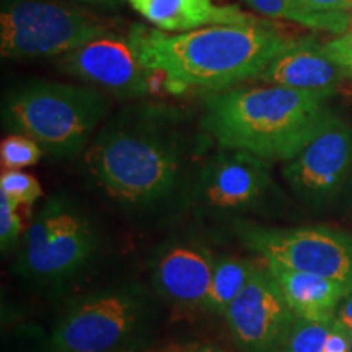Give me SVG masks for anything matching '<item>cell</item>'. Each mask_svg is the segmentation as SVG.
Here are the masks:
<instances>
[{"instance_id":"9c48e42d","label":"cell","mask_w":352,"mask_h":352,"mask_svg":"<svg viewBox=\"0 0 352 352\" xmlns=\"http://www.w3.org/2000/svg\"><path fill=\"white\" fill-rule=\"evenodd\" d=\"M271 162L220 148L192 178L188 195L196 209L214 217H243L267 210L279 196Z\"/></svg>"},{"instance_id":"52a82bcc","label":"cell","mask_w":352,"mask_h":352,"mask_svg":"<svg viewBox=\"0 0 352 352\" xmlns=\"http://www.w3.org/2000/svg\"><path fill=\"white\" fill-rule=\"evenodd\" d=\"M233 233L263 261L327 277L352 290V235L324 226L267 227L236 220Z\"/></svg>"},{"instance_id":"7a4b0ae2","label":"cell","mask_w":352,"mask_h":352,"mask_svg":"<svg viewBox=\"0 0 352 352\" xmlns=\"http://www.w3.org/2000/svg\"><path fill=\"white\" fill-rule=\"evenodd\" d=\"M140 54L165 80L166 94H220L259 78L294 43L272 23L220 25L188 33L138 26Z\"/></svg>"},{"instance_id":"e0dca14e","label":"cell","mask_w":352,"mask_h":352,"mask_svg":"<svg viewBox=\"0 0 352 352\" xmlns=\"http://www.w3.org/2000/svg\"><path fill=\"white\" fill-rule=\"evenodd\" d=\"M254 266L256 263L236 256L215 258L212 279L208 296L201 305L202 310L212 315H226L227 308L248 284Z\"/></svg>"},{"instance_id":"30bf717a","label":"cell","mask_w":352,"mask_h":352,"mask_svg":"<svg viewBox=\"0 0 352 352\" xmlns=\"http://www.w3.org/2000/svg\"><path fill=\"white\" fill-rule=\"evenodd\" d=\"M57 69L120 100L166 94L164 77L144 63L138 26L127 34L96 39L57 57Z\"/></svg>"},{"instance_id":"cb8c5ba5","label":"cell","mask_w":352,"mask_h":352,"mask_svg":"<svg viewBox=\"0 0 352 352\" xmlns=\"http://www.w3.org/2000/svg\"><path fill=\"white\" fill-rule=\"evenodd\" d=\"M324 50L334 63L342 69L346 77L352 80V30L344 34H338L331 41L324 43Z\"/></svg>"},{"instance_id":"2e32d148","label":"cell","mask_w":352,"mask_h":352,"mask_svg":"<svg viewBox=\"0 0 352 352\" xmlns=\"http://www.w3.org/2000/svg\"><path fill=\"white\" fill-rule=\"evenodd\" d=\"M280 296L297 318L333 321L338 307L352 292L344 284L327 277L289 270L283 264L264 261Z\"/></svg>"},{"instance_id":"4fadbf2b","label":"cell","mask_w":352,"mask_h":352,"mask_svg":"<svg viewBox=\"0 0 352 352\" xmlns=\"http://www.w3.org/2000/svg\"><path fill=\"white\" fill-rule=\"evenodd\" d=\"M215 256L197 241H173L153 259L155 290L175 305H202L210 287Z\"/></svg>"},{"instance_id":"8992f818","label":"cell","mask_w":352,"mask_h":352,"mask_svg":"<svg viewBox=\"0 0 352 352\" xmlns=\"http://www.w3.org/2000/svg\"><path fill=\"white\" fill-rule=\"evenodd\" d=\"M98 246L94 222L65 197H50L25 233L19 274L39 284L65 283L85 270Z\"/></svg>"},{"instance_id":"ac0fdd59","label":"cell","mask_w":352,"mask_h":352,"mask_svg":"<svg viewBox=\"0 0 352 352\" xmlns=\"http://www.w3.org/2000/svg\"><path fill=\"white\" fill-rule=\"evenodd\" d=\"M43 153L41 145L21 134H8L0 144V162L3 170H23L36 165Z\"/></svg>"},{"instance_id":"f546056e","label":"cell","mask_w":352,"mask_h":352,"mask_svg":"<svg viewBox=\"0 0 352 352\" xmlns=\"http://www.w3.org/2000/svg\"><path fill=\"white\" fill-rule=\"evenodd\" d=\"M192 352H226V351H222L220 347H215V346H197Z\"/></svg>"},{"instance_id":"f1b7e54d","label":"cell","mask_w":352,"mask_h":352,"mask_svg":"<svg viewBox=\"0 0 352 352\" xmlns=\"http://www.w3.org/2000/svg\"><path fill=\"white\" fill-rule=\"evenodd\" d=\"M69 2L78 3V6L83 7H100V8H111L120 6L122 0H69Z\"/></svg>"},{"instance_id":"603a6c76","label":"cell","mask_w":352,"mask_h":352,"mask_svg":"<svg viewBox=\"0 0 352 352\" xmlns=\"http://www.w3.org/2000/svg\"><path fill=\"white\" fill-rule=\"evenodd\" d=\"M314 30L328 32L333 34H344L352 30V0L346 3L341 10L316 15Z\"/></svg>"},{"instance_id":"d6986e66","label":"cell","mask_w":352,"mask_h":352,"mask_svg":"<svg viewBox=\"0 0 352 352\" xmlns=\"http://www.w3.org/2000/svg\"><path fill=\"white\" fill-rule=\"evenodd\" d=\"M333 321H308L297 318L283 352H321Z\"/></svg>"},{"instance_id":"7402d4cb","label":"cell","mask_w":352,"mask_h":352,"mask_svg":"<svg viewBox=\"0 0 352 352\" xmlns=\"http://www.w3.org/2000/svg\"><path fill=\"white\" fill-rule=\"evenodd\" d=\"M256 15H263L271 20L296 21L302 26H308L310 16L303 10L300 0H243Z\"/></svg>"},{"instance_id":"ba28073f","label":"cell","mask_w":352,"mask_h":352,"mask_svg":"<svg viewBox=\"0 0 352 352\" xmlns=\"http://www.w3.org/2000/svg\"><path fill=\"white\" fill-rule=\"evenodd\" d=\"M148 320L138 289H111L74 303L51 334L54 352H114L134 342Z\"/></svg>"},{"instance_id":"d4e9b609","label":"cell","mask_w":352,"mask_h":352,"mask_svg":"<svg viewBox=\"0 0 352 352\" xmlns=\"http://www.w3.org/2000/svg\"><path fill=\"white\" fill-rule=\"evenodd\" d=\"M321 352H352V334L333 320Z\"/></svg>"},{"instance_id":"277c9868","label":"cell","mask_w":352,"mask_h":352,"mask_svg":"<svg viewBox=\"0 0 352 352\" xmlns=\"http://www.w3.org/2000/svg\"><path fill=\"white\" fill-rule=\"evenodd\" d=\"M111 113L109 95L91 85L34 80L13 88L2 103V124L69 160L85 152Z\"/></svg>"},{"instance_id":"8fae6325","label":"cell","mask_w":352,"mask_h":352,"mask_svg":"<svg viewBox=\"0 0 352 352\" xmlns=\"http://www.w3.org/2000/svg\"><path fill=\"white\" fill-rule=\"evenodd\" d=\"M283 176L308 208L331 206L352 178V126L334 114L314 140L285 162Z\"/></svg>"},{"instance_id":"5bb4252c","label":"cell","mask_w":352,"mask_h":352,"mask_svg":"<svg viewBox=\"0 0 352 352\" xmlns=\"http://www.w3.org/2000/svg\"><path fill=\"white\" fill-rule=\"evenodd\" d=\"M346 74L331 57L324 44L314 38L294 39L263 70L258 80L314 94H334Z\"/></svg>"},{"instance_id":"ffe728a7","label":"cell","mask_w":352,"mask_h":352,"mask_svg":"<svg viewBox=\"0 0 352 352\" xmlns=\"http://www.w3.org/2000/svg\"><path fill=\"white\" fill-rule=\"evenodd\" d=\"M25 208L28 206H21L0 192V245L3 253L10 252L28 230L25 223L26 220L21 214Z\"/></svg>"},{"instance_id":"484cf974","label":"cell","mask_w":352,"mask_h":352,"mask_svg":"<svg viewBox=\"0 0 352 352\" xmlns=\"http://www.w3.org/2000/svg\"><path fill=\"white\" fill-rule=\"evenodd\" d=\"M300 2H302L303 10H305L308 13V16H310V21H308L307 28H311L316 15L341 10L349 0H300Z\"/></svg>"},{"instance_id":"83f0119b","label":"cell","mask_w":352,"mask_h":352,"mask_svg":"<svg viewBox=\"0 0 352 352\" xmlns=\"http://www.w3.org/2000/svg\"><path fill=\"white\" fill-rule=\"evenodd\" d=\"M196 344H179V342H173V344H166L160 347H151V349H139V351H131V349H122V351H114V352H192L196 349Z\"/></svg>"},{"instance_id":"3957f363","label":"cell","mask_w":352,"mask_h":352,"mask_svg":"<svg viewBox=\"0 0 352 352\" xmlns=\"http://www.w3.org/2000/svg\"><path fill=\"white\" fill-rule=\"evenodd\" d=\"M331 96L279 85L235 87L206 98L201 129L220 148L285 164L334 116Z\"/></svg>"},{"instance_id":"6da1fadb","label":"cell","mask_w":352,"mask_h":352,"mask_svg":"<svg viewBox=\"0 0 352 352\" xmlns=\"http://www.w3.org/2000/svg\"><path fill=\"white\" fill-rule=\"evenodd\" d=\"M188 124L189 113L173 104H129L109 116L88 144L83 170L127 212L164 208L189 186L195 140Z\"/></svg>"},{"instance_id":"5b68a950","label":"cell","mask_w":352,"mask_h":352,"mask_svg":"<svg viewBox=\"0 0 352 352\" xmlns=\"http://www.w3.org/2000/svg\"><path fill=\"white\" fill-rule=\"evenodd\" d=\"M111 34V20L69 0H3L0 12L3 59L60 57Z\"/></svg>"},{"instance_id":"4316f807","label":"cell","mask_w":352,"mask_h":352,"mask_svg":"<svg viewBox=\"0 0 352 352\" xmlns=\"http://www.w3.org/2000/svg\"><path fill=\"white\" fill-rule=\"evenodd\" d=\"M334 321L352 334V292L342 298L336 315H334Z\"/></svg>"},{"instance_id":"9a60e30c","label":"cell","mask_w":352,"mask_h":352,"mask_svg":"<svg viewBox=\"0 0 352 352\" xmlns=\"http://www.w3.org/2000/svg\"><path fill=\"white\" fill-rule=\"evenodd\" d=\"M134 12L165 33H188L220 25H267L263 16L214 0H126Z\"/></svg>"},{"instance_id":"7c38bea8","label":"cell","mask_w":352,"mask_h":352,"mask_svg":"<svg viewBox=\"0 0 352 352\" xmlns=\"http://www.w3.org/2000/svg\"><path fill=\"white\" fill-rule=\"evenodd\" d=\"M223 316L241 352H283L297 321L266 264L254 266L248 284Z\"/></svg>"},{"instance_id":"44dd1931","label":"cell","mask_w":352,"mask_h":352,"mask_svg":"<svg viewBox=\"0 0 352 352\" xmlns=\"http://www.w3.org/2000/svg\"><path fill=\"white\" fill-rule=\"evenodd\" d=\"M0 192L21 206H33L43 196L41 184L33 175L23 170H2Z\"/></svg>"}]
</instances>
